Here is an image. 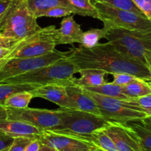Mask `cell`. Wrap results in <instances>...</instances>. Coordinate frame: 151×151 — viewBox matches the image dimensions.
<instances>
[{"instance_id": "13", "label": "cell", "mask_w": 151, "mask_h": 151, "mask_svg": "<svg viewBox=\"0 0 151 151\" xmlns=\"http://www.w3.org/2000/svg\"><path fill=\"white\" fill-rule=\"evenodd\" d=\"M33 97H40L58 105L61 109H74L69 100L66 89V86L51 83L41 86L30 91Z\"/></svg>"}, {"instance_id": "19", "label": "cell", "mask_w": 151, "mask_h": 151, "mask_svg": "<svg viewBox=\"0 0 151 151\" xmlns=\"http://www.w3.org/2000/svg\"><path fill=\"white\" fill-rule=\"evenodd\" d=\"M83 88L87 91L100 95L120 99V100H130L124 94L122 91V87L113 83H105L101 85L95 86H85Z\"/></svg>"}, {"instance_id": "25", "label": "cell", "mask_w": 151, "mask_h": 151, "mask_svg": "<svg viewBox=\"0 0 151 151\" xmlns=\"http://www.w3.org/2000/svg\"><path fill=\"white\" fill-rule=\"evenodd\" d=\"M26 1L35 17L41 12L56 6H63L72 10L66 0H26Z\"/></svg>"}, {"instance_id": "10", "label": "cell", "mask_w": 151, "mask_h": 151, "mask_svg": "<svg viewBox=\"0 0 151 151\" xmlns=\"http://www.w3.org/2000/svg\"><path fill=\"white\" fill-rule=\"evenodd\" d=\"M66 57V52H63L55 50L51 52L38 57L9 59L0 65V83L9 78L44 67Z\"/></svg>"}, {"instance_id": "31", "label": "cell", "mask_w": 151, "mask_h": 151, "mask_svg": "<svg viewBox=\"0 0 151 151\" xmlns=\"http://www.w3.org/2000/svg\"><path fill=\"white\" fill-rule=\"evenodd\" d=\"M146 18L151 22V0H132Z\"/></svg>"}, {"instance_id": "34", "label": "cell", "mask_w": 151, "mask_h": 151, "mask_svg": "<svg viewBox=\"0 0 151 151\" xmlns=\"http://www.w3.org/2000/svg\"><path fill=\"white\" fill-rule=\"evenodd\" d=\"M13 0H0V22Z\"/></svg>"}, {"instance_id": "7", "label": "cell", "mask_w": 151, "mask_h": 151, "mask_svg": "<svg viewBox=\"0 0 151 151\" xmlns=\"http://www.w3.org/2000/svg\"><path fill=\"white\" fill-rule=\"evenodd\" d=\"M92 2L98 12L99 19L103 22L104 26L140 32L151 31V22L147 18L95 0H92Z\"/></svg>"}, {"instance_id": "30", "label": "cell", "mask_w": 151, "mask_h": 151, "mask_svg": "<svg viewBox=\"0 0 151 151\" xmlns=\"http://www.w3.org/2000/svg\"><path fill=\"white\" fill-rule=\"evenodd\" d=\"M112 75L114 78V81L112 83L116 84V85L121 86L129 83L130 82L137 78L134 75H131L128 73H115L112 74Z\"/></svg>"}, {"instance_id": "4", "label": "cell", "mask_w": 151, "mask_h": 151, "mask_svg": "<svg viewBox=\"0 0 151 151\" xmlns=\"http://www.w3.org/2000/svg\"><path fill=\"white\" fill-rule=\"evenodd\" d=\"M60 110L62 114L61 123L58 127L50 131L85 141H87L88 137L94 131L106 128L111 121L103 116L75 109L60 108Z\"/></svg>"}, {"instance_id": "29", "label": "cell", "mask_w": 151, "mask_h": 151, "mask_svg": "<svg viewBox=\"0 0 151 151\" xmlns=\"http://www.w3.org/2000/svg\"><path fill=\"white\" fill-rule=\"evenodd\" d=\"M34 139H36L26 137H16L7 149V151H25L27 146Z\"/></svg>"}, {"instance_id": "16", "label": "cell", "mask_w": 151, "mask_h": 151, "mask_svg": "<svg viewBox=\"0 0 151 151\" xmlns=\"http://www.w3.org/2000/svg\"><path fill=\"white\" fill-rule=\"evenodd\" d=\"M0 131L13 138L26 137L35 139H39L44 132V131L30 124L4 118H0Z\"/></svg>"}, {"instance_id": "41", "label": "cell", "mask_w": 151, "mask_h": 151, "mask_svg": "<svg viewBox=\"0 0 151 151\" xmlns=\"http://www.w3.org/2000/svg\"><path fill=\"white\" fill-rule=\"evenodd\" d=\"M3 134V133H1V131H0V135H1V134Z\"/></svg>"}, {"instance_id": "9", "label": "cell", "mask_w": 151, "mask_h": 151, "mask_svg": "<svg viewBox=\"0 0 151 151\" xmlns=\"http://www.w3.org/2000/svg\"><path fill=\"white\" fill-rule=\"evenodd\" d=\"M87 92L96 102L102 116L109 120L125 122L147 116L134 100H120Z\"/></svg>"}, {"instance_id": "6", "label": "cell", "mask_w": 151, "mask_h": 151, "mask_svg": "<svg viewBox=\"0 0 151 151\" xmlns=\"http://www.w3.org/2000/svg\"><path fill=\"white\" fill-rule=\"evenodd\" d=\"M56 35L57 28L55 25L41 27L35 33L16 42L4 62L16 58L38 57L54 51L57 46Z\"/></svg>"}, {"instance_id": "18", "label": "cell", "mask_w": 151, "mask_h": 151, "mask_svg": "<svg viewBox=\"0 0 151 151\" xmlns=\"http://www.w3.org/2000/svg\"><path fill=\"white\" fill-rule=\"evenodd\" d=\"M79 73L81 78H76L74 77L72 79V85L79 86H95L106 83L104 76L106 72L98 69H81Z\"/></svg>"}, {"instance_id": "8", "label": "cell", "mask_w": 151, "mask_h": 151, "mask_svg": "<svg viewBox=\"0 0 151 151\" xmlns=\"http://www.w3.org/2000/svg\"><path fill=\"white\" fill-rule=\"evenodd\" d=\"M0 118L30 124L42 131H50L58 127L62 121L60 109L57 110L24 108L14 109L0 105Z\"/></svg>"}, {"instance_id": "39", "label": "cell", "mask_w": 151, "mask_h": 151, "mask_svg": "<svg viewBox=\"0 0 151 151\" xmlns=\"http://www.w3.org/2000/svg\"><path fill=\"white\" fill-rule=\"evenodd\" d=\"M38 151H58L55 150L53 147H50V146L44 144H41V146H40L39 149H38Z\"/></svg>"}, {"instance_id": "21", "label": "cell", "mask_w": 151, "mask_h": 151, "mask_svg": "<svg viewBox=\"0 0 151 151\" xmlns=\"http://www.w3.org/2000/svg\"><path fill=\"white\" fill-rule=\"evenodd\" d=\"M75 14L83 16H90L99 19L97 9L93 4L92 0H66Z\"/></svg>"}, {"instance_id": "27", "label": "cell", "mask_w": 151, "mask_h": 151, "mask_svg": "<svg viewBox=\"0 0 151 151\" xmlns=\"http://www.w3.org/2000/svg\"><path fill=\"white\" fill-rule=\"evenodd\" d=\"M95 1L104 3V4L112 6L114 7H116V8L134 12L143 17H145V15L141 12V10L136 6L132 0H95Z\"/></svg>"}, {"instance_id": "23", "label": "cell", "mask_w": 151, "mask_h": 151, "mask_svg": "<svg viewBox=\"0 0 151 151\" xmlns=\"http://www.w3.org/2000/svg\"><path fill=\"white\" fill-rule=\"evenodd\" d=\"M39 87L36 84L31 83H0V105L2 106L4 100L14 93L22 91H29Z\"/></svg>"}, {"instance_id": "42", "label": "cell", "mask_w": 151, "mask_h": 151, "mask_svg": "<svg viewBox=\"0 0 151 151\" xmlns=\"http://www.w3.org/2000/svg\"><path fill=\"white\" fill-rule=\"evenodd\" d=\"M4 151H7V150H4Z\"/></svg>"}, {"instance_id": "33", "label": "cell", "mask_w": 151, "mask_h": 151, "mask_svg": "<svg viewBox=\"0 0 151 151\" xmlns=\"http://www.w3.org/2000/svg\"><path fill=\"white\" fill-rule=\"evenodd\" d=\"M14 138L2 134L0 135V151L7 150L8 147L13 142Z\"/></svg>"}, {"instance_id": "20", "label": "cell", "mask_w": 151, "mask_h": 151, "mask_svg": "<svg viewBox=\"0 0 151 151\" xmlns=\"http://www.w3.org/2000/svg\"><path fill=\"white\" fill-rule=\"evenodd\" d=\"M122 87L124 94L130 100L151 94V90L147 83L138 78Z\"/></svg>"}, {"instance_id": "26", "label": "cell", "mask_w": 151, "mask_h": 151, "mask_svg": "<svg viewBox=\"0 0 151 151\" xmlns=\"http://www.w3.org/2000/svg\"><path fill=\"white\" fill-rule=\"evenodd\" d=\"M106 32L107 30L105 27L102 29H91L83 32L81 45L88 49L96 47L102 38H106Z\"/></svg>"}, {"instance_id": "24", "label": "cell", "mask_w": 151, "mask_h": 151, "mask_svg": "<svg viewBox=\"0 0 151 151\" xmlns=\"http://www.w3.org/2000/svg\"><path fill=\"white\" fill-rule=\"evenodd\" d=\"M32 98L33 95L30 91H19L9 96L4 100L2 106L5 107L14 108V109H24L28 107V105Z\"/></svg>"}, {"instance_id": "12", "label": "cell", "mask_w": 151, "mask_h": 151, "mask_svg": "<svg viewBox=\"0 0 151 151\" xmlns=\"http://www.w3.org/2000/svg\"><path fill=\"white\" fill-rule=\"evenodd\" d=\"M103 130L111 137L117 151H143L134 133L124 122L110 121Z\"/></svg>"}, {"instance_id": "40", "label": "cell", "mask_w": 151, "mask_h": 151, "mask_svg": "<svg viewBox=\"0 0 151 151\" xmlns=\"http://www.w3.org/2000/svg\"><path fill=\"white\" fill-rule=\"evenodd\" d=\"M146 82H147V84H148L149 87H150V90H151V80H150V81H146Z\"/></svg>"}, {"instance_id": "2", "label": "cell", "mask_w": 151, "mask_h": 151, "mask_svg": "<svg viewBox=\"0 0 151 151\" xmlns=\"http://www.w3.org/2000/svg\"><path fill=\"white\" fill-rule=\"evenodd\" d=\"M79 69L67 58L60 59L50 65L35 70L9 78L3 83H31L39 86L47 84L57 83L63 86L72 85L74 75L79 73Z\"/></svg>"}, {"instance_id": "17", "label": "cell", "mask_w": 151, "mask_h": 151, "mask_svg": "<svg viewBox=\"0 0 151 151\" xmlns=\"http://www.w3.org/2000/svg\"><path fill=\"white\" fill-rule=\"evenodd\" d=\"M136 135L143 151H151V116L124 122Z\"/></svg>"}, {"instance_id": "38", "label": "cell", "mask_w": 151, "mask_h": 151, "mask_svg": "<svg viewBox=\"0 0 151 151\" xmlns=\"http://www.w3.org/2000/svg\"><path fill=\"white\" fill-rule=\"evenodd\" d=\"M145 58L146 64L148 66L151 72V51H146L144 53Z\"/></svg>"}, {"instance_id": "15", "label": "cell", "mask_w": 151, "mask_h": 151, "mask_svg": "<svg viewBox=\"0 0 151 151\" xmlns=\"http://www.w3.org/2000/svg\"><path fill=\"white\" fill-rule=\"evenodd\" d=\"M83 31L81 24L77 23L72 15L66 16L60 22V27L57 29L56 44H69L78 43L81 44Z\"/></svg>"}, {"instance_id": "35", "label": "cell", "mask_w": 151, "mask_h": 151, "mask_svg": "<svg viewBox=\"0 0 151 151\" xmlns=\"http://www.w3.org/2000/svg\"><path fill=\"white\" fill-rule=\"evenodd\" d=\"M15 44H16V43H15L14 41H13L11 39L4 36L2 34V32L0 31V46H1V47L12 48Z\"/></svg>"}, {"instance_id": "37", "label": "cell", "mask_w": 151, "mask_h": 151, "mask_svg": "<svg viewBox=\"0 0 151 151\" xmlns=\"http://www.w3.org/2000/svg\"><path fill=\"white\" fill-rule=\"evenodd\" d=\"M10 50H11V48L1 47L0 46V65L4 61V59L7 57V55L10 53Z\"/></svg>"}, {"instance_id": "11", "label": "cell", "mask_w": 151, "mask_h": 151, "mask_svg": "<svg viewBox=\"0 0 151 151\" xmlns=\"http://www.w3.org/2000/svg\"><path fill=\"white\" fill-rule=\"evenodd\" d=\"M38 139L58 151H102L89 142L51 131H44Z\"/></svg>"}, {"instance_id": "28", "label": "cell", "mask_w": 151, "mask_h": 151, "mask_svg": "<svg viewBox=\"0 0 151 151\" xmlns=\"http://www.w3.org/2000/svg\"><path fill=\"white\" fill-rule=\"evenodd\" d=\"M75 14L73 10L68 7L63 6H56V7H50L44 11L41 12L36 16V18L39 17H51V18H61Z\"/></svg>"}, {"instance_id": "1", "label": "cell", "mask_w": 151, "mask_h": 151, "mask_svg": "<svg viewBox=\"0 0 151 151\" xmlns=\"http://www.w3.org/2000/svg\"><path fill=\"white\" fill-rule=\"evenodd\" d=\"M66 58L81 69H98L106 74L128 73L139 79L151 80V72L143 62L123 54L109 42L100 44L93 48L80 45L66 52ZM80 72V71H79Z\"/></svg>"}, {"instance_id": "32", "label": "cell", "mask_w": 151, "mask_h": 151, "mask_svg": "<svg viewBox=\"0 0 151 151\" xmlns=\"http://www.w3.org/2000/svg\"><path fill=\"white\" fill-rule=\"evenodd\" d=\"M133 100H135L139 105L147 116H151V94Z\"/></svg>"}, {"instance_id": "36", "label": "cell", "mask_w": 151, "mask_h": 151, "mask_svg": "<svg viewBox=\"0 0 151 151\" xmlns=\"http://www.w3.org/2000/svg\"><path fill=\"white\" fill-rule=\"evenodd\" d=\"M41 143L40 142L38 139H34L33 141L27 146V147L25 151H38L40 146H41Z\"/></svg>"}, {"instance_id": "22", "label": "cell", "mask_w": 151, "mask_h": 151, "mask_svg": "<svg viewBox=\"0 0 151 151\" xmlns=\"http://www.w3.org/2000/svg\"><path fill=\"white\" fill-rule=\"evenodd\" d=\"M87 141L92 143L102 151H117L114 142L103 128L94 131L88 137Z\"/></svg>"}, {"instance_id": "5", "label": "cell", "mask_w": 151, "mask_h": 151, "mask_svg": "<svg viewBox=\"0 0 151 151\" xmlns=\"http://www.w3.org/2000/svg\"><path fill=\"white\" fill-rule=\"evenodd\" d=\"M103 27L107 30L105 38L108 42L123 54L146 64L144 53L151 51V31L140 32L107 26Z\"/></svg>"}, {"instance_id": "3", "label": "cell", "mask_w": 151, "mask_h": 151, "mask_svg": "<svg viewBox=\"0 0 151 151\" xmlns=\"http://www.w3.org/2000/svg\"><path fill=\"white\" fill-rule=\"evenodd\" d=\"M26 0H13L0 22V31L15 43L41 29Z\"/></svg>"}, {"instance_id": "14", "label": "cell", "mask_w": 151, "mask_h": 151, "mask_svg": "<svg viewBox=\"0 0 151 151\" xmlns=\"http://www.w3.org/2000/svg\"><path fill=\"white\" fill-rule=\"evenodd\" d=\"M66 89L75 110L102 116L96 102L83 87L70 85L66 86Z\"/></svg>"}]
</instances>
